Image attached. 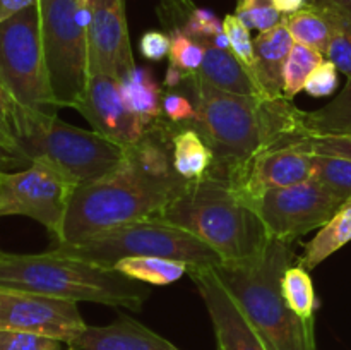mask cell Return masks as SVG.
I'll list each match as a JSON object with an SVG mask.
<instances>
[{
  "label": "cell",
  "mask_w": 351,
  "mask_h": 350,
  "mask_svg": "<svg viewBox=\"0 0 351 350\" xmlns=\"http://www.w3.org/2000/svg\"><path fill=\"white\" fill-rule=\"evenodd\" d=\"M171 132L165 120L129 146L127 158L105 177L75 189L57 246L79 244L103 232L154 218L185 185L171 163Z\"/></svg>",
  "instance_id": "cell-1"
},
{
  "label": "cell",
  "mask_w": 351,
  "mask_h": 350,
  "mask_svg": "<svg viewBox=\"0 0 351 350\" xmlns=\"http://www.w3.org/2000/svg\"><path fill=\"white\" fill-rule=\"evenodd\" d=\"M180 88L189 91L197 112L199 130L228 180L263 151L308 137L304 115L285 96H247L215 88L199 74H189Z\"/></svg>",
  "instance_id": "cell-2"
},
{
  "label": "cell",
  "mask_w": 351,
  "mask_h": 350,
  "mask_svg": "<svg viewBox=\"0 0 351 350\" xmlns=\"http://www.w3.org/2000/svg\"><path fill=\"white\" fill-rule=\"evenodd\" d=\"M156 218L201 239L221 257L223 264L254 259L271 240L254 206L228 178L215 172L201 180L185 182Z\"/></svg>",
  "instance_id": "cell-3"
},
{
  "label": "cell",
  "mask_w": 351,
  "mask_h": 350,
  "mask_svg": "<svg viewBox=\"0 0 351 350\" xmlns=\"http://www.w3.org/2000/svg\"><path fill=\"white\" fill-rule=\"evenodd\" d=\"M295 261L291 244L271 239L254 259L215 268L267 350H317L315 321L295 314L281 294V277Z\"/></svg>",
  "instance_id": "cell-4"
},
{
  "label": "cell",
  "mask_w": 351,
  "mask_h": 350,
  "mask_svg": "<svg viewBox=\"0 0 351 350\" xmlns=\"http://www.w3.org/2000/svg\"><path fill=\"white\" fill-rule=\"evenodd\" d=\"M0 288L130 311H141L151 294L149 288L113 268L57 254L51 249L41 254L3 253L0 256Z\"/></svg>",
  "instance_id": "cell-5"
},
{
  "label": "cell",
  "mask_w": 351,
  "mask_h": 350,
  "mask_svg": "<svg viewBox=\"0 0 351 350\" xmlns=\"http://www.w3.org/2000/svg\"><path fill=\"white\" fill-rule=\"evenodd\" d=\"M14 132L26 160L50 161L77 185L89 184L115 170L127 158L129 146L95 130L79 129L50 112L17 110Z\"/></svg>",
  "instance_id": "cell-6"
},
{
  "label": "cell",
  "mask_w": 351,
  "mask_h": 350,
  "mask_svg": "<svg viewBox=\"0 0 351 350\" xmlns=\"http://www.w3.org/2000/svg\"><path fill=\"white\" fill-rule=\"evenodd\" d=\"M51 250L105 268H113L125 257H167L182 261L189 268L223 264L221 257L208 244L156 216L117 226L79 244L55 246Z\"/></svg>",
  "instance_id": "cell-7"
},
{
  "label": "cell",
  "mask_w": 351,
  "mask_h": 350,
  "mask_svg": "<svg viewBox=\"0 0 351 350\" xmlns=\"http://www.w3.org/2000/svg\"><path fill=\"white\" fill-rule=\"evenodd\" d=\"M48 82L57 108H77L89 82L88 0H38Z\"/></svg>",
  "instance_id": "cell-8"
},
{
  "label": "cell",
  "mask_w": 351,
  "mask_h": 350,
  "mask_svg": "<svg viewBox=\"0 0 351 350\" xmlns=\"http://www.w3.org/2000/svg\"><path fill=\"white\" fill-rule=\"evenodd\" d=\"M0 82L23 110L55 113L38 2L0 24Z\"/></svg>",
  "instance_id": "cell-9"
},
{
  "label": "cell",
  "mask_w": 351,
  "mask_h": 350,
  "mask_svg": "<svg viewBox=\"0 0 351 350\" xmlns=\"http://www.w3.org/2000/svg\"><path fill=\"white\" fill-rule=\"evenodd\" d=\"M77 187L67 174L45 160H33L17 172L0 170V216L36 220L57 242Z\"/></svg>",
  "instance_id": "cell-10"
},
{
  "label": "cell",
  "mask_w": 351,
  "mask_h": 350,
  "mask_svg": "<svg viewBox=\"0 0 351 350\" xmlns=\"http://www.w3.org/2000/svg\"><path fill=\"white\" fill-rule=\"evenodd\" d=\"M345 201L311 177L290 187L266 191L250 205L263 220L269 239L293 244L298 237L324 226Z\"/></svg>",
  "instance_id": "cell-11"
},
{
  "label": "cell",
  "mask_w": 351,
  "mask_h": 350,
  "mask_svg": "<svg viewBox=\"0 0 351 350\" xmlns=\"http://www.w3.org/2000/svg\"><path fill=\"white\" fill-rule=\"evenodd\" d=\"M86 326L77 302L0 288V329L33 333L71 345Z\"/></svg>",
  "instance_id": "cell-12"
},
{
  "label": "cell",
  "mask_w": 351,
  "mask_h": 350,
  "mask_svg": "<svg viewBox=\"0 0 351 350\" xmlns=\"http://www.w3.org/2000/svg\"><path fill=\"white\" fill-rule=\"evenodd\" d=\"M89 78L110 75L122 79L136 62L127 27L123 0H88Z\"/></svg>",
  "instance_id": "cell-13"
},
{
  "label": "cell",
  "mask_w": 351,
  "mask_h": 350,
  "mask_svg": "<svg viewBox=\"0 0 351 350\" xmlns=\"http://www.w3.org/2000/svg\"><path fill=\"white\" fill-rule=\"evenodd\" d=\"M311 137L280 144L257 154L242 174L230 184L249 202L271 189H283L300 184L312 177L314 150Z\"/></svg>",
  "instance_id": "cell-14"
},
{
  "label": "cell",
  "mask_w": 351,
  "mask_h": 350,
  "mask_svg": "<svg viewBox=\"0 0 351 350\" xmlns=\"http://www.w3.org/2000/svg\"><path fill=\"white\" fill-rule=\"evenodd\" d=\"M75 110L88 120L95 132L123 146H134L143 141L149 129L127 108L120 95L119 79L110 75H91L84 98Z\"/></svg>",
  "instance_id": "cell-15"
},
{
  "label": "cell",
  "mask_w": 351,
  "mask_h": 350,
  "mask_svg": "<svg viewBox=\"0 0 351 350\" xmlns=\"http://www.w3.org/2000/svg\"><path fill=\"white\" fill-rule=\"evenodd\" d=\"M187 273L208 309L218 350H267L215 268H189Z\"/></svg>",
  "instance_id": "cell-16"
},
{
  "label": "cell",
  "mask_w": 351,
  "mask_h": 350,
  "mask_svg": "<svg viewBox=\"0 0 351 350\" xmlns=\"http://www.w3.org/2000/svg\"><path fill=\"white\" fill-rule=\"evenodd\" d=\"M71 350H182L143 323L119 314L106 326H86Z\"/></svg>",
  "instance_id": "cell-17"
},
{
  "label": "cell",
  "mask_w": 351,
  "mask_h": 350,
  "mask_svg": "<svg viewBox=\"0 0 351 350\" xmlns=\"http://www.w3.org/2000/svg\"><path fill=\"white\" fill-rule=\"evenodd\" d=\"M295 40L288 31L285 17L280 24L271 30L263 31L254 40L256 62H254L252 75L263 93L271 98H281L283 95V67L293 48Z\"/></svg>",
  "instance_id": "cell-18"
},
{
  "label": "cell",
  "mask_w": 351,
  "mask_h": 350,
  "mask_svg": "<svg viewBox=\"0 0 351 350\" xmlns=\"http://www.w3.org/2000/svg\"><path fill=\"white\" fill-rule=\"evenodd\" d=\"M202 45L204 62L197 72L206 82L223 91L247 96H266L250 69L243 65L232 50H221L209 40H195Z\"/></svg>",
  "instance_id": "cell-19"
},
{
  "label": "cell",
  "mask_w": 351,
  "mask_h": 350,
  "mask_svg": "<svg viewBox=\"0 0 351 350\" xmlns=\"http://www.w3.org/2000/svg\"><path fill=\"white\" fill-rule=\"evenodd\" d=\"M171 163L182 180H201L215 168V153L195 127H175L171 132Z\"/></svg>",
  "instance_id": "cell-20"
},
{
  "label": "cell",
  "mask_w": 351,
  "mask_h": 350,
  "mask_svg": "<svg viewBox=\"0 0 351 350\" xmlns=\"http://www.w3.org/2000/svg\"><path fill=\"white\" fill-rule=\"evenodd\" d=\"M119 88L127 108L136 113L146 126H153L163 117V91L149 67H132L122 79H119Z\"/></svg>",
  "instance_id": "cell-21"
},
{
  "label": "cell",
  "mask_w": 351,
  "mask_h": 350,
  "mask_svg": "<svg viewBox=\"0 0 351 350\" xmlns=\"http://www.w3.org/2000/svg\"><path fill=\"white\" fill-rule=\"evenodd\" d=\"M351 242V198L346 199L332 218L319 229L315 237L304 246V254L298 257V263L307 270L328 259L329 256Z\"/></svg>",
  "instance_id": "cell-22"
},
{
  "label": "cell",
  "mask_w": 351,
  "mask_h": 350,
  "mask_svg": "<svg viewBox=\"0 0 351 350\" xmlns=\"http://www.w3.org/2000/svg\"><path fill=\"white\" fill-rule=\"evenodd\" d=\"M285 23L295 43L311 47L324 55L335 33V14L319 7L307 5L298 12L285 16Z\"/></svg>",
  "instance_id": "cell-23"
},
{
  "label": "cell",
  "mask_w": 351,
  "mask_h": 350,
  "mask_svg": "<svg viewBox=\"0 0 351 350\" xmlns=\"http://www.w3.org/2000/svg\"><path fill=\"white\" fill-rule=\"evenodd\" d=\"M304 124L311 136H351V78L332 102L305 112Z\"/></svg>",
  "instance_id": "cell-24"
},
{
  "label": "cell",
  "mask_w": 351,
  "mask_h": 350,
  "mask_svg": "<svg viewBox=\"0 0 351 350\" xmlns=\"http://www.w3.org/2000/svg\"><path fill=\"white\" fill-rule=\"evenodd\" d=\"M113 270L136 281L163 287L180 280L189 271V266L182 261L167 259V257H125L120 259Z\"/></svg>",
  "instance_id": "cell-25"
},
{
  "label": "cell",
  "mask_w": 351,
  "mask_h": 350,
  "mask_svg": "<svg viewBox=\"0 0 351 350\" xmlns=\"http://www.w3.org/2000/svg\"><path fill=\"white\" fill-rule=\"evenodd\" d=\"M168 16L171 17L177 26L180 27L192 40H209L221 34L225 31L223 23L213 10L195 7L189 0H173L171 5L167 7Z\"/></svg>",
  "instance_id": "cell-26"
},
{
  "label": "cell",
  "mask_w": 351,
  "mask_h": 350,
  "mask_svg": "<svg viewBox=\"0 0 351 350\" xmlns=\"http://www.w3.org/2000/svg\"><path fill=\"white\" fill-rule=\"evenodd\" d=\"M281 294L295 314L305 321H315L317 299L307 268L302 266L300 263L288 266L281 277Z\"/></svg>",
  "instance_id": "cell-27"
},
{
  "label": "cell",
  "mask_w": 351,
  "mask_h": 350,
  "mask_svg": "<svg viewBox=\"0 0 351 350\" xmlns=\"http://www.w3.org/2000/svg\"><path fill=\"white\" fill-rule=\"evenodd\" d=\"M322 62H324V55L321 51L314 50L311 47H305L302 43H295L290 55H288L287 64L283 67L285 98L293 100L298 93L304 91V86L307 82L308 75Z\"/></svg>",
  "instance_id": "cell-28"
},
{
  "label": "cell",
  "mask_w": 351,
  "mask_h": 350,
  "mask_svg": "<svg viewBox=\"0 0 351 350\" xmlns=\"http://www.w3.org/2000/svg\"><path fill=\"white\" fill-rule=\"evenodd\" d=\"M312 177L339 198H351V158L315 154Z\"/></svg>",
  "instance_id": "cell-29"
},
{
  "label": "cell",
  "mask_w": 351,
  "mask_h": 350,
  "mask_svg": "<svg viewBox=\"0 0 351 350\" xmlns=\"http://www.w3.org/2000/svg\"><path fill=\"white\" fill-rule=\"evenodd\" d=\"M168 34H170L171 41L170 54H168L171 67L178 69L185 74H197L204 62L202 45L187 36L180 27H171Z\"/></svg>",
  "instance_id": "cell-30"
},
{
  "label": "cell",
  "mask_w": 351,
  "mask_h": 350,
  "mask_svg": "<svg viewBox=\"0 0 351 350\" xmlns=\"http://www.w3.org/2000/svg\"><path fill=\"white\" fill-rule=\"evenodd\" d=\"M235 16L249 30H257L259 33L274 27L285 17L278 12L273 0H239Z\"/></svg>",
  "instance_id": "cell-31"
},
{
  "label": "cell",
  "mask_w": 351,
  "mask_h": 350,
  "mask_svg": "<svg viewBox=\"0 0 351 350\" xmlns=\"http://www.w3.org/2000/svg\"><path fill=\"white\" fill-rule=\"evenodd\" d=\"M324 57L351 78V19L335 14V33L324 51Z\"/></svg>",
  "instance_id": "cell-32"
},
{
  "label": "cell",
  "mask_w": 351,
  "mask_h": 350,
  "mask_svg": "<svg viewBox=\"0 0 351 350\" xmlns=\"http://www.w3.org/2000/svg\"><path fill=\"white\" fill-rule=\"evenodd\" d=\"M223 27L228 36L230 41V50L232 54L247 65L252 69L254 62H256V50H254V40L250 36V30L235 16V14H228L223 19Z\"/></svg>",
  "instance_id": "cell-33"
},
{
  "label": "cell",
  "mask_w": 351,
  "mask_h": 350,
  "mask_svg": "<svg viewBox=\"0 0 351 350\" xmlns=\"http://www.w3.org/2000/svg\"><path fill=\"white\" fill-rule=\"evenodd\" d=\"M0 350H71L69 343L33 333L0 329Z\"/></svg>",
  "instance_id": "cell-34"
},
{
  "label": "cell",
  "mask_w": 351,
  "mask_h": 350,
  "mask_svg": "<svg viewBox=\"0 0 351 350\" xmlns=\"http://www.w3.org/2000/svg\"><path fill=\"white\" fill-rule=\"evenodd\" d=\"M161 112L165 120L175 127L192 126L197 119V112L191 96L177 89L165 93L161 98Z\"/></svg>",
  "instance_id": "cell-35"
},
{
  "label": "cell",
  "mask_w": 351,
  "mask_h": 350,
  "mask_svg": "<svg viewBox=\"0 0 351 350\" xmlns=\"http://www.w3.org/2000/svg\"><path fill=\"white\" fill-rule=\"evenodd\" d=\"M29 161L23 154L16 132L5 117L0 115V170L26 168Z\"/></svg>",
  "instance_id": "cell-36"
},
{
  "label": "cell",
  "mask_w": 351,
  "mask_h": 350,
  "mask_svg": "<svg viewBox=\"0 0 351 350\" xmlns=\"http://www.w3.org/2000/svg\"><path fill=\"white\" fill-rule=\"evenodd\" d=\"M338 72V67H336L332 62L324 60L321 65H317V67L312 71L311 75H308L307 82H305L304 86V91L307 93L308 96H314V98H326V96H331L339 86Z\"/></svg>",
  "instance_id": "cell-37"
},
{
  "label": "cell",
  "mask_w": 351,
  "mask_h": 350,
  "mask_svg": "<svg viewBox=\"0 0 351 350\" xmlns=\"http://www.w3.org/2000/svg\"><path fill=\"white\" fill-rule=\"evenodd\" d=\"M170 34L163 31H146L139 40V51L151 62H161L170 54Z\"/></svg>",
  "instance_id": "cell-38"
},
{
  "label": "cell",
  "mask_w": 351,
  "mask_h": 350,
  "mask_svg": "<svg viewBox=\"0 0 351 350\" xmlns=\"http://www.w3.org/2000/svg\"><path fill=\"white\" fill-rule=\"evenodd\" d=\"M311 143L315 154L351 158V136H312Z\"/></svg>",
  "instance_id": "cell-39"
},
{
  "label": "cell",
  "mask_w": 351,
  "mask_h": 350,
  "mask_svg": "<svg viewBox=\"0 0 351 350\" xmlns=\"http://www.w3.org/2000/svg\"><path fill=\"white\" fill-rule=\"evenodd\" d=\"M308 5L319 7L322 10L351 19V0H307Z\"/></svg>",
  "instance_id": "cell-40"
},
{
  "label": "cell",
  "mask_w": 351,
  "mask_h": 350,
  "mask_svg": "<svg viewBox=\"0 0 351 350\" xmlns=\"http://www.w3.org/2000/svg\"><path fill=\"white\" fill-rule=\"evenodd\" d=\"M36 2L38 0H0V24Z\"/></svg>",
  "instance_id": "cell-41"
},
{
  "label": "cell",
  "mask_w": 351,
  "mask_h": 350,
  "mask_svg": "<svg viewBox=\"0 0 351 350\" xmlns=\"http://www.w3.org/2000/svg\"><path fill=\"white\" fill-rule=\"evenodd\" d=\"M17 110H19V106L16 105V102L10 98V95L7 93V89L3 88V84L0 82V115L5 117V119L10 122V126H12L14 119H16V115H17Z\"/></svg>",
  "instance_id": "cell-42"
},
{
  "label": "cell",
  "mask_w": 351,
  "mask_h": 350,
  "mask_svg": "<svg viewBox=\"0 0 351 350\" xmlns=\"http://www.w3.org/2000/svg\"><path fill=\"white\" fill-rule=\"evenodd\" d=\"M273 3L281 16H290L308 5L307 0H273Z\"/></svg>",
  "instance_id": "cell-43"
},
{
  "label": "cell",
  "mask_w": 351,
  "mask_h": 350,
  "mask_svg": "<svg viewBox=\"0 0 351 350\" xmlns=\"http://www.w3.org/2000/svg\"><path fill=\"white\" fill-rule=\"evenodd\" d=\"M2 254H3V253H2V250H0V256H2Z\"/></svg>",
  "instance_id": "cell-44"
}]
</instances>
